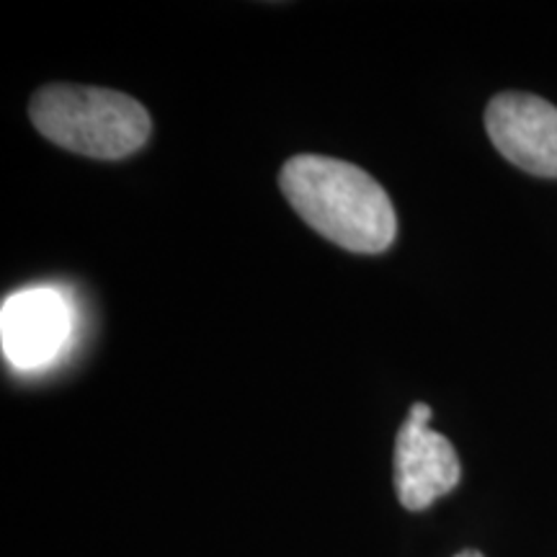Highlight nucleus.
Listing matches in <instances>:
<instances>
[{
    "instance_id": "obj_1",
    "label": "nucleus",
    "mask_w": 557,
    "mask_h": 557,
    "mask_svg": "<svg viewBox=\"0 0 557 557\" xmlns=\"http://www.w3.org/2000/svg\"><path fill=\"white\" fill-rule=\"evenodd\" d=\"M278 186L312 230L354 253H382L398 233L387 191L359 165L329 156H295Z\"/></svg>"
},
{
    "instance_id": "obj_2",
    "label": "nucleus",
    "mask_w": 557,
    "mask_h": 557,
    "mask_svg": "<svg viewBox=\"0 0 557 557\" xmlns=\"http://www.w3.org/2000/svg\"><path fill=\"white\" fill-rule=\"evenodd\" d=\"M32 124L50 143L99 160H120L148 143V109L127 94L54 83L34 94Z\"/></svg>"
},
{
    "instance_id": "obj_3",
    "label": "nucleus",
    "mask_w": 557,
    "mask_h": 557,
    "mask_svg": "<svg viewBox=\"0 0 557 557\" xmlns=\"http://www.w3.org/2000/svg\"><path fill=\"white\" fill-rule=\"evenodd\" d=\"M431 408L413 403L395 442V491L408 511H423L459 485L462 465L447 436L429 426Z\"/></svg>"
},
{
    "instance_id": "obj_4",
    "label": "nucleus",
    "mask_w": 557,
    "mask_h": 557,
    "mask_svg": "<svg viewBox=\"0 0 557 557\" xmlns=\"http://www.w3.org/2000/svg\"><path fill=\"white\" fill-rule=\"evenodd\" d=\"M491 143L508 163L557 178V107L532 94H498L485 109Z\"/></svg>"
},
{
    "instance_id": "obj_5",
    "label": "nucleus",
    "mask_w": 557,
    "mask_h": 557,
    "mask_svg": "<svg viewBox=\"0 0 557 557\" xmlns=\"http://www.w3.org/2000/svg\"><path fill=\"white\" fill-rule=\"evenodd\" d=\"M70 336V308L52 287L11 295L0 310L3 354L13 367L34 369L58 357Z\"/></svg>"
},
{
    "instance_id": "obj_6",
    "label": "nucleus",
    "mask_w": 557,
    "mask_h": 557,
    "mask_svg": "<svg viewBox=\"0 0 557 557\" xmlns=\"http://www.w3.org/2000/svg\"><path fill=\"white\" fill-rule=\"evenodd\" d=\"M455 557H483V553H478V549H462V553H457Z\"/></svg>"
}]
</instances>
